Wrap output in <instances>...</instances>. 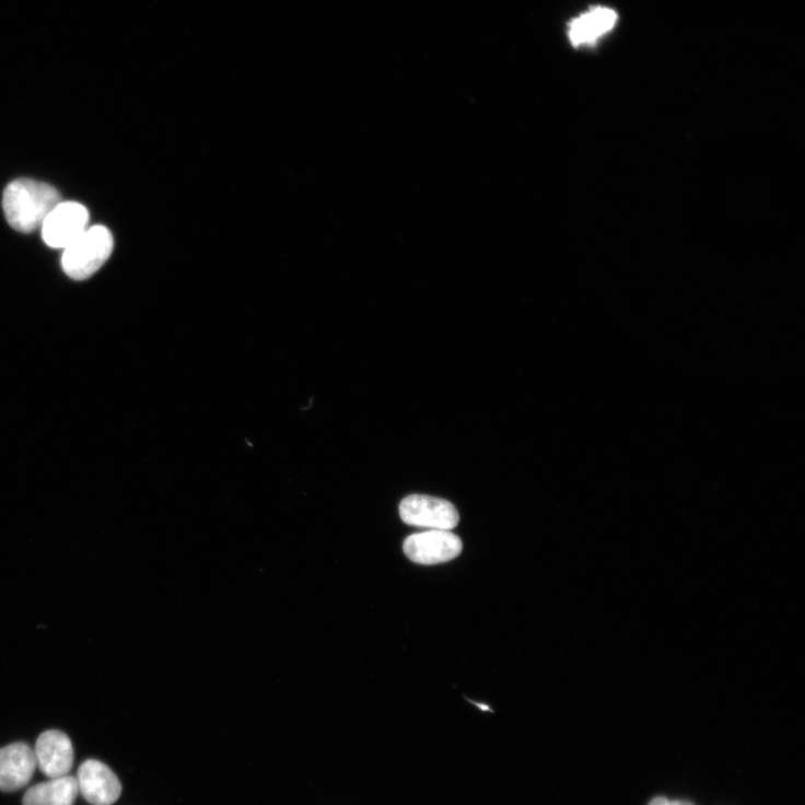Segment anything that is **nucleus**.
Wrapping results in <instances>:
<instances>
[{
    "instance_id": "f257e3e1",
    "label": "nucleus",
    "mask_w": 805,
    "mask_h": 805,
    "mask_svg": "<svg viewBox=\"0 0 805 805\" xmlns=\"http://www.w3.org/2000/svg\"><path fill=\"white\" fill-rule=\"evenodd\" d=\"M61 201V195L54 186L22 178L7 187L3 209L13 229L31 233L42 228L46 218Z\"/></svg>"
},
{
    "instance_id": "f03ea898",
    "label": "nucleus",
    "mask_w": 805,
    "mask_h": 805,
    "mask_svg": "<svg viewBox=\"0 0 805 805\" xmlns=\"http://www.w3.org/2000/svg\"><path fill=\"white\" fill-rule=\"evenodd\" d=\"M114 249L112 232L101 225L86 229L71 245L65 248L62 267L74 280L92 277L110 258Z\"/></svg>"
},
{
    "instance_id": "7ed1b4c3",
    "label": "nucleus",
    "mask_w": 805,
    "mask_h": 805,
    "mask_svg": "<svg viewBox=\"0 0 805 805\" xmlns=\"http://www.w3.org/2000/svg\"><path fill=\"white\" fill-rule=\"evenodd\" d=\"M399 515L408 525L436 530L456 528L460 521L453 503L425 494H411L402 499Z\"/></svg>"
},
{
    "instance_id": "20e7f679",
    "label": "nucleus",
    "mask_w": 805,
    "mask_h": 805,
    "mask_svg": "<svg viewBox=\"0 0 805 805\" xmlns=\"http://www.w3.org/2000/svg\"><path fill=\"white\" fill-rule=\"evenodd\" d=\"M463 541L450 530L430 529L409 536L402 549L406 556L421 565H435L457 559L463 551Z\"/></svg>"
},
{
    "instance_id": "39448f33",
    "label": "nucleus",
    "mask_w": 805,
    "mask_h": 805,
    "mask_svg": "<svg viewBox=\"0 0 805 805\" xmlns=\"http://www.w3.org/2000/svg\"><path fill=\"white\" fill-rule=\"evenodd\" d=\"M89 212L75 201H61L42 225L44 242L55 248H67L86 230Z\"/></svg>"
},
{
    "instance_id": "423d86ee",
    "label": "nucleus",
    "mask_w": 805,
    "mask_h": 805,
    "mask_svg": "<svg viewBox=\"0 0 805 805\" xmlns=\"http://www.w3.org/2000/svg\"><path fill=\"white\" fill-rule=\"evenodd\" d=\"M34 751L38 769L50 780L67 777L72 770L73 746L63 732H44L38 737Z\"/></svg>"
},
{
    "instance_id": "0eeeda50",
    "label": "nucleus",
    "mask_w": 805,
    "mask_h": 805,
    "mask_svg": "<svg viewBox=\"0 0 805 805\" xmlns=\"http://www.w3.org/2000/svg\"><path fill=\"white\" fill-rule=\"evenodd\" d=\"M79 793L92 805H113L122 791L117 775L103 762L85 761L78 772Z\"/></svg>"
},
{
    "instance_id": "6e6552de",
    "label": "nucleus",
    "mask_w": 805,
    "mask_h": 805,
    "mask_svg": "<svg viewBox=\"0 0 805 805\" xmlns=\"http://www.w3.org/2000/svg\"><path fill=\"white\" fill-rule=\"evenodd\" d=\"M37 767L35 751L25 743L0 748V791L15 792L26 786Z\"/></svg>"
},
{
    "instance_id": "1a4fd4ad",
    "label": "nucleus",
    "mask_w": 805,
    "mask_h": 805,
    "mask_svg": "<svg viewBox=\"0 0 805 805\" xmlns=\"http://www.w3.org/2000/svg\"><path fill=\"white\" fill-rule=\"evenodd\" d=\"M617 22V12L607 8H596L572 20L568 35L574 46L591 45L609 33Z\"/></svg>"
},
{
    "instance_id": "9d476101",
    "label": "nucleus",
    "mask_w": 805,
    "mask_h": 805,
    "mask_svg": "<svg viewBox=\"0 0 805 805\" xmlns=\"http://www.w3.org/2000/svg\"><path fill=\"white\" fill-rule=\"evenodd\" d=\"M78 794L77 779L67 775L31 788L23 805H73Z\"/></svg>"
},
{
    "instance_id": "9b49d317",
    "label": "nucleus",
    "mask_w": 805,
    "mask_h": 805,
    "mask_svg": "<svg viewBox=\"0 0 805 805\" xmlns=\"http://www.w3.org/2000/svg\"><path fill=\"white\" fill-rule=\"evenodd\" d=\"M649 805H693L686 801H669L665 797H657L650 802Z\"/></svg>"
},
{
    "instance_id": "f8f14e48",
    "label": "nucleus",
    "mask_w": 805,
    "mask_h": 805,
    "mask_svg": "<svg viewBox=\"0 0 805 805\" xmlns=\"http://www.w3.org/2000/svg\"><path fill=\"white\" fill-rule=\"evenodd\" d=\"M475 704H476V707H478V708H479L480 710H482V711H490V710L488 709V707H486V704H480V703H477V702H475Z\"/></svg>"
}]
</instances>
